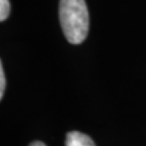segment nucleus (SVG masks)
Segmentation results:
<instances>
[{
  "mask_svg": "<svg viewBox=\"0 0 146 146\" xmlns=\"http://www.w3.org/2000/svg\"><path fill=\"white\" fill-rule=\"evenodd\" d=\"M60 23L68 43H83L89 32V12L85 0H60Z\"/></svg>",
  "mask_w": 146,
  "mask_h": 146,
  "instance_id": "f257e3e1",
  "label": "nucleus"
},
{
  "mask_svg": "<svg viewBox=\"0 0 146 146\" xmlns=\"http://www.w3.org/2000/svg\"><path fill=\"white\" fill-rule=\"evenodd\" d=\"M66 146H95L93 139L80 131H70L66 135Z\"/></svg>",
  "mask_w": 146,
  "mask_h": 146,
  "instance_id": "f03ea898",
  "label": "nucleus"
},
{
  "mask_svg": "<svg viewBox=\"0 0 146 146\" xmlns=\"http://www.w3.org/2000/svg\"><path fill=\"white\" fill-rule=\"evenodd\" d=\"M11 11V5L9 0H0V21L4 22L7 20Z\"/></svg>",
  "mask_w": 146,
  "mask_h": 146,
  "instance_id": "7ed1b4c3",
  "label": "nucleus"
},
{
  "mask_svg": "<svg viewBox=\"0 0 146 146\" xmlns=\"http://www.w3.org/2000/svg\"><path fill=\"white\" fill-rule=\"evenodd\" d=\"M5 86H6L5 72H4L3 63L0 62V100L3 99V96H4V93H5Z\"/></svg>",
  "mask_w": 146,
  "mask_h": 146,
  "instance_id": "20e7f679",
  "label": "nucleus"
},
{
  "mask_svg": "<svg viewBox=\"0 0 146 146\" xmlns=\"http://www.w3.org/2000/svg\"><path fill=\"white\" fill-rule=\"evenodd\" d=\"M29 146H46L44 143H42V141H33V143H31Z\"/></svg>",
  "mask_w": 146,
  "mask_h": 146,
  "instance_id": "39448f33",
  "label": "nucleus"
}]
</instances>
